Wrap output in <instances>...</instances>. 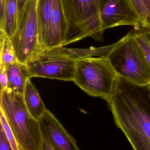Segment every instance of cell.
<instances>
[{
  "mask_svg": "<svg viewBox=\"0 0 150 150\" xmlns=\"http://www.w3.org/2000/svg\"><path fill=\"white\" fill-rule=\"evenodd\" d=\"M116 125L135 150H150V84L117 76L108 103Z\"/></svg>",
  "mask_w": 150,
  "mask_h": 150,
  "instance_id": "cell-1",
  "label": "cell"
},
{
  "mask_svg": "<svg viewBox=\"0 0 150 150\" xmlns=\"http://www.w3.org/2000/svg\"><path fill=\"white\" fill-rule=\"evenodd\" d=\"M0 110L11 127L19 150H42L39 121L29 112L23 95L8 88L1 90Z\"/></svg>",
  "mask_w": 150,
  "mask_h": 150,
  "instance_id": "cell-2",
  "label": "cell"
},
{
  "mask_svg": "<svg viewBox=\"0 0 150 150\" xmlns=\"http://www.w3.org/2000/svg\"><path fill=\"white\" fill-rule=\"evenodd\" d=\"M108 0H62L69 27L66 46L90 38L103 42L100 14Z\"/></svg>",
  "mask_w": 150,
  "mask_h": 150,
  "instance_id": "cell-3",
  "label": "cell"
},
{
  "mask_svg": "<svg viewBox=\"0 0 150 150\" xmlns=\"http://www.w3.org/2000/svg\"><path fill=\"white\" fill-rule=\"evenodd\" d=\"M117 76L107 57L76 59L73 81L88 95L109 103Z\"/></svg>",
  "mask_w": 150,
  "mask_h": 150,
  "instance_id": "cell-4",
  "label": "cell"
},
{
  "mask_svg": "<svg viewBox=\"0 0 150 150\" xmlns=\"http://www.w3.org/2000/svg\"><path fill=\"white\" fill-rule=\"evenodd\" d=\"M107 57L117 76L140 85L150 84V66L132 31L117 42Z\"/></svg>",
  "mask_w": 150,
  "mask_h": 150,
  "instance_id": "cell-5",
  "label": "cell"
},
{
  "mask_svg": "<svg viewBox=\"0 0 150 150\" xmlns=\"http://www.w3.org/2000/svg\"><path fill=\"white\" fill-rule=\"evenodd\" d=\"M37 16L42 50L66 46L69 27L62 0H38Z\"/></svg>",
  "mask_w": 150,
  "mask_h": 150,
  "instance_id": "cell-6",
  "label": "cell"
},
{
  "mask_svg": "<svg viewBox=\"0 0 150 150\" xmlns=\"http://www.w3.org/2000/svg\"><path fill=\"white\" fill-rule=\"evenodd\" d=\"M38 1H29L18 17L16 30L10 38L17 60L23 64H27L42 51L39 41Z\"/></svg>",
  "mask_w": 150,
  "mask_h": 150,
  "instance_id": "cell-7",
  "label": "cell"
},
{
  "mask_svg": "<svg viewBox=\"0 0 150 150\" xmlns=\"http://www.w3.org/2000/svg\"><path fill=\"white\" fill-rule=\"evenodd\" d=\"M63 48L43 50L28 61L27 64L31 78L73 81L76 59L67 55Z\"/></svg>",
  "mask_w": 150,
  "mask_h": 150,
  "instance_id": "cell-8",
  "label": "cell"
},
{
  "mask_svg": "<svg viewBox=\"0 0 150 150\" xmlns=\"http://www.w3.org/2000/svg\"><path fill=\"white\" fill-rule=\"evenodd\" d=\"M102 29L121 26L143 27L139 16L128 0H108L100 14Z\"/></svg>",
  "mask_w": 150,
  "mask_h": 150,
  "instance_id": "cell-9",
  "label": "cell"
},
{
  "mask_svg": "<svg viewBox=\"0 0 150 150\" xmlns=\"http://www.w3.org/2000/svg\"><path fill=\"white\" fill-rule=\"evenodd\" d=\"M42 137L47 139L55 150H79L77 141L61 123L46 109L38 120Z\"/></svg>",
  "mask_w": 150,
  "mask_h": 150,
  "instance_id": "cell-10",
  "label": "cell"
},
{
  "mask_svg": "<svg viewBox=\"0 0 150 150\" xmlns=\"http://www.w3.org/2000/svg\"><path fill=\"white\" fill-rule=\"evenodd\" d=\"M6 69L8 79V88L16 93L23 95L27 81L31 78L27 64L17 61Z\"/></svg>",
  "mask_w": 150,
  "mask_h": 150,
  "instance_id": "cell-11",
  "label": "cell"
},
{
  "mask_svg": "<svg viewBox=\"0 0 150 150\" xmlns=\"http://www.w3.org/2000/svg\"><path fill=\"white\" fill-rule=\"evenodd\" d=\"M18 21L17 0H5L3 15L0 17V30L11 38L16 30Z\"/></svg>",
  "mask_w": 150,
  "mask_h": 150,
  "instance_id": "cell-12",
  "label": "cell"
},
{
  "mask_svg": "<svg viewBox=\"0 0 150 150\" xmlns=\"http://www.w3.org/2000/svg\"><path fill=\"white\" fill-rule=\"evenodd\" d=\"M23 95L24 102L29 112L34 118L39 120L47 109L30 79L27 81Z\"/></svg>",
  "mask_w": 150,
  "mask_h": 150,
  "instance_id": "cell-13",
  "label": "cell"
},
{
  "mask_svg": "<svg viewBox=\"0 0 150 150\" xmlns=\"http://www.w3.org/2000/svg\"><path fill=\"white\" fill-rule=\"evenodd\" d=\"M1 61L0 65L6 68L18 61L11 39L3 30H0Z\"/></svg>",
  "mask_w": 150,
  "mask_h": 150,
  "instance_id": "cell-14",
  "label": "cell"
},
{
  "mask_svg": "<svg viewBox=\"0 0 150 150\" xmlns=\"http://www.w3.org/2000/svg\"><path fill=\"white\" fill-rule=\"evenodd\" d=\"M116 45L117 42L104 47L100 48L92 47L85 50L67 49L63 47V50L67 55L75 59L85 57H93V56L107 57Z\"/></svg>",
  "mask_w": 150,
  "mask_h": 150,
  "instance_id": "cell-15",
  "label": "cell"
},
{
  "mask_svg": "<svg viewBox=\"0 0 150 150\" xmlns=\"http://www.w3.org/2000/svg\"><path fill=\"white\" fill-rule=\"evenodd\" d=\"M132 31L150 66V30L143 27H138L134 28Z\"/></svg>",
  "mask_w": 150,
  "mask_h": 150,
  "instance_id": "cell-16",
  "label": "cell"
},
{
  "mask_svg": "<svg viewBox=\"0 0 150 150\" xmlns=\"http://www.w3.org/2000/svg\"><path fill=\"white\" fill-rule=\"evenodd\" d=\"M140 18L143 27L150 30V0H128Z\"/></svg>",
  "mask_w": 150,
  "mask_h": 150,
  "instance_id": "cell-17",
  "label": "cell"
},
{
  "mask_svg": "<svg viewBox=\"0 0 150 150\" xmlns=\"http://www.w3.org/2000/svg\"><path fill=\"white\" fill-rule=\"evenodd\" d=\"M0 119H1V125L2 126L3 130L8 138L13 150H19L17 142L14 136L11 127L8 122L5 115L2 111L0 110Z\"/></svg>",
  "mask_w": 150,
  "mask_h": 150,
  "instance_id": "cell-18",
  "label": "cell"
},
{
  "mask_svg": "<svg viewBox=\"0 0 150 150\" xmlns=\"http://www.w3.org/2000/svg\"><path fill=\"white\" fill-rule=\"evenodd\" d=\"M0 150H13L2 126L0 129Z\"/></svg>",
  "mask_w": 150,
  "mask_h": 150,
  "instance_id": "cell-19",
  "label": "cell"
},
{
  "mask_svg": "<svg viewBox=\"0 0 150 150\" xmlns=\"http://www.w3.org/2000/svg\"><path fill=\"white\" fill-rule=\"evenodd\" d=\"M0 82L1 85V90H3L7 89L8 87V79L6 67L2 65H0Z\"/></svg>",
  "mask_w": 150,
  "mask_h": 150,
  "instance_id": "cell-20",
  "label": "cell"
},
{
  "mask_svg": "<svg viewBox=\"0 0 150 150\" xmlns=\"http://www.w3.org/2000/svg\"><path fill=\"white\" fill-rule=\"evenodd\" d=\"M42 150H55L51 143L45 138L42 137Z\"/></svg>",
  "mask_w": 150,
  "mask_h": 150,
  "instance_id": "cell-21",
  "label": "cell"
},
{
  "mask_svg": "<svg viewBox=\"0 0 150 150\" xmlns=\"http://www.w3.org/2000/svg\"><path fill=\"white\" fill-rule=\"evenodd\" d=\"M29 0H17L18 7V17L22 13Z\"/></svg>",
  "mask_w": 150,
  "mask_h": 150,
  "instance_id": "cell-22",
  "label": "cell"
},
{
  "mask_svg": "<svg viewBox=\"0 0 150 150\" xmlns=\"http://www.w3.org/2000/svg\"><path fill=\"white\" fill-rule=\"evenodd\" d=\"M5 0H0V17L3 15Z\"/></svg>",
  "mask_w": 150,
  "mask_h": 150,
  "instance_id": "cell-23",
  "label": "cell"
}]
</instances>
